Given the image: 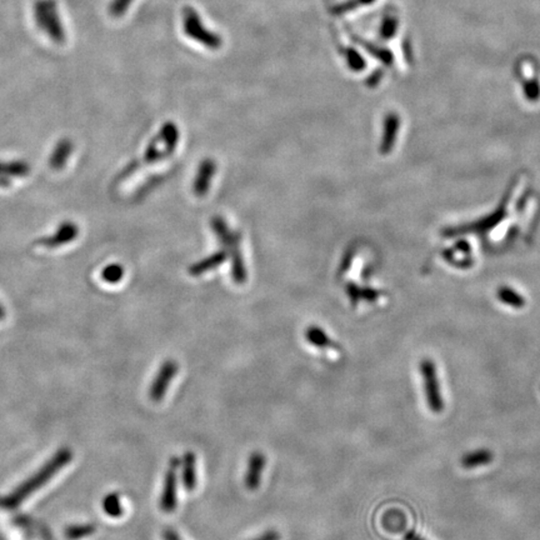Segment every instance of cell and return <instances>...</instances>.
<instances>
[{
  "label": "cell",
  "mask_w": 540,
  "mask_h": 540,
  "mask_svg": "<svg viewBox=\"0 0 540 540\" xmlns=\"http://www.w3.org/2000/svg\"><path fill=\"white\" fill-rule=\"evenodd\" d=\"M70 458H72V454L69 453L68 450L60 452L50 463H48L47 466L40 470L39 473L35 474L32 479H29V481L18 488L17 492H14L10 497L3 500L0 504L10 508L19 506L23 500L29 497L30 494L34 493L38 488L43 487L48 480L58 473L59 469L64 467Z\"/></svg>",
  "instance_id": "obj_1"
},
{
  "label": "cell",
  "mask_w": 540,
  "mask_h": 540,
  "mask_svg": "<svg viewBox=\"0 0 540 540\" xmlns=\"http://www.w3.org/2000/svg\"><path fill=\"white\" fill-rule=\"evenodd\" d=\"M34 18L37 26L46 32L54 43H64L66 33L60 21L57 3L54 0H38L34 6Z\"/></svg>",
  "instance_id": "obj_2"
},
{
  "label": "cell",
  "mask_w": 540,
  "mask_h": 540,
  "mask_svg": "<svg viewBox=\"0 0 540 540\" xmlns=\"http://www.w3.org/2000/svg\"><path fill=\"white\" fill-rule=\"evenodd\" d=\"M420 374L424 380V390L428 407L433 413H441L444 409V400L440 390L439 380L437 375V368L432 359L421 360L419 364Z\"/></svg>",
  "instance_id": "obj_3"
},
{
  "label": "cell",
  "mask_w": 540,
  "mask_h": 540,
  "mask_svg": "<svg viewBox=\"0 0 540 540\" xmlns=\"http://www.w3.org/2000/svg\"><path fill=\"white\" fill-rule=\"evenodd\" d=\"M181 459L178 457H173L169 460L167 474L164 478V487L163 493L160 497L159 507L164 513H173L178 506V497H177V487H178V470H179Z\"/></svg>",
  "instance_id": "obj_4"
},
{
  "label": "cell",
  "mask_w": 540,
  "mask_h": 540,
  "mask_svg": "<svg viewBox=\"0 0 540 540\" xmlns=\"http://www.w3.org/2000/svg\"><path fill=\"white\" fill-rule=\"evenodd\" d=\"M178 370H179V367H178L177 361H174L173 359H168L167 361L163 363V366L159 368V370H158V373L155 375L153 383L150 386V389H149L150 399L155 403L163 400L167 394L168 388L170 386V383L173 381L175 375L178 374Z\"/></svg>",
  "instance_id": "obj_5"
},
{
  "label": "cell",
  "mask_w": 540,
  "mask_h": 540,
  "mask_svg": "<svg viewBox=\"0 0 540 540\" xmlns=\"http://www.w3.org/2000/svg\"><path fill=\"white\" fill-rule=\"evenodd\" d=\"M266 464H267V458L261 452H254L249 455L247 472L244 475V484L248 490L254 492L260 487Z\"/></svg>",
  "instance_id": "obj_6"
},
{
  "label": "cell",
  "mask_w": 540,
  "mask_h": 540,
  "mask_svg": "<svg viewBox=\"0 0 540 540\" xmlns=\"http://www.w3.org/2000/svg\"><path fill=\"white\" fill-rule=\"evenodd\" d=\"M217 166L212 159H206L200 164L199 170L194 181V193L197 197H204L209 192Z\"/></svg>",
  "instance_id": "obj_7"
},
{
  "label": "cell",
  "mask_w": 540,
  "mask_h": 540,
  "mask_svg": "<svg viewBox=\"0 0 540 540\" xmlns=\"http://www.w3.org/2000/svg\"><path fill=\"white\" fill-rule=\"evenodd\" d=\"M181 480L187 492L197 488V457L193 452H187L181 458Z\"/></svg>",
  "instance_id": "obj_8"
},
{
  "label": "cell",
  "mask_w": 540,
  "mask_h": 540,
  "mask_svg": "<svg viewBox=\"0 0 540 540\" xmlns=\"http://www.w3.org/2000/svg\"><path fill=\"white\" fill-rule=\"evenodd\" d=\"M493 458L492 450L481 448V449H477L474 452L466 454L460 460V464L466 469H473V468L483 467V466L490 464Z\"/></svg>",
  "instance_id": "obj_9"
},
{
  "label": "cell",
  "mask_w": 540,
  "mask_h": 540,
  "mask_svg": "<svg viewBox=\"0 0 540 540\" xmlns=\"http://www.w3.org/2000/svg\"><path fill=\"white\" fill-rule=\"evenodd\" d=\"M226 259H227V253L218 252V253L213 254L206 259L201 260L199 263L194 264L193 267L190 268V274L193 277H199L207 272H212L215 268L221 266Z\"/></svg>",
  "instance_id": "obj_10"
},
{
  "label": "cell",
  "mask_w": 540,
  "mask_h": 540,
  "mask_svg": "<svg viewBox=\"0 0 540 540\" xmlns=\"http://www.w3.org/2000/svg\"><path fill=\"white\" fill-rule=\"evenodd\" d=\"M306 339H307L309 344H312L314 347L320 348V349H333V348H338L334 344L332 338L328 337V334L324 332L323 328L317 327V326H312V327H308L306 330Z\"/></svg>",
  "instance_id": "obj_11"
},
{
  "label": "cell",
  "mask_w": 540,
  "mask_h": 540,
  "mask_svg": "<svg viewBox=\"0 0 540 540\" xmlns=\"http://www.w3.org/2000/svg\"><path fill=\"white\" fill-rule=\"evenodd\" d=\"M398 124H399V119L393 114L389 115L386 119V133H384V140H383V146H381V153H388L389 149L393 147L395 134H397L395 130L398 129Z\"/></svg>",
  "instance_id": "obj_12"
},
{
  "label": "cell",
  "mask_w": 540,
  "mask_h": 540,
  "mask_svg": "<svg viewBox=\"0 0 540 540\" xmlns=\"http://www.w3.org/2000/svg\"><path fill=\"white\" fill-rule=\"evenodd\" d=\"M104 507H106L107 513L110 514L112 517H118L121 514V506H120V501L117 495H110L106 501Z\"/></svg>",
  "instance_id": "obj_13"
},
{
  "label": "cell",
  "mask_w": 540,
  "mask_h": 540,
  "mask_svg": "<svg viewBox=\"0 0 540 540\" xmlns=\"http://www.w3.org/2000/svg\"><path fill=\"white\" fill-rule=\"evenodd\" d=\"M132 0H113L112 4L109 6V13L114 17H120L126 13L129 4Z\"/></svg>",
  "instance_id": "obj_14"
},
{
  "label": "cell",
  "mask_w": 540,
  "mask_h": 540,
  "mask_svg": "<svg viewBox=\"0 0 540 540\" xmlns=\"http://www.w3.org/2000/svg\"><path fill=\"white\" fill-rule=\"evenodd\" d=\"M500 298L504 303H507L509 306H513V307L519 308L524 306V301H523L521 298L514 295L513 293H509V292H503V293L500 294Z\"/></svg>",
  "instance_id": "obj_15"
},
{
  "label": "cell",
  "mask_w": 540,
  "mask_h": 540,
  "mask_svg": "<svg viewBox=\"0 0 540 540\" xmlns=\"http://www.w3.org/2000/svg\"><path fill=\"white\" fill-rule=\"evenodd\" d=\"M395 30H397V20L394 19V18H389V19H387V21L384 23L383 35H384L386 38H390V37H393L394 34H395Z\"/></svg>",
  "instance_id": "obj_16"
},
{
  "label": "cell",
  "mask_w": 540,
  "mask_h": 540,
  "mask_svg": "<svg viewBox=\"0 0 540 540\" xmlns=\"http://www.w3.org/2000/svg\"><path fill=\"white\" fill-rule=\"evenodd\" d=\"M280 538H281L280 534L275 529H269L266 533H263L259 537L250 540H280Z\"/></svg>",
  "instance_id": "obj_17"
},
{
  "label": "cell",
  "mask_w": 540,
  "mask_h": 540,
  "mask_svg": "<svg viewBox=\"0 0 540 540\" xmlns=\"http://www.w3.org/2000/svg\"><path fill=\"white\" fill-rule=\"evenodd\" d=\"M164 540H181L179 538V535L174 532L173 529H166V532L163 533Z\"/></svg>",
  "instance_id": "obj_18"
},
{
  "label": "cell",
  "mask_w": 540,
  "mask_h": 540,
  "mask_svg": "<svg viewBox=\"0 0 540 540\" xmlns=\"http://www.w3.org/2000/svg\"><path fill=\"white\" fill-rule=\"evenodd\" d=\"M406 540H424L423 538H420L419 535H417V534L413 533V532H409V533H407V535H406Z\"/></svg>",
  "instance_id": "obj_19"
}]
</instances>
